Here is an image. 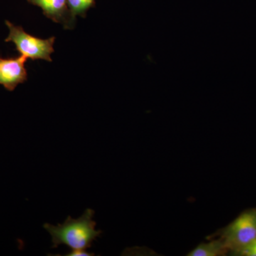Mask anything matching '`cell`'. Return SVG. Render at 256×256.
<instances>
[{
  "label": "cell",
  "instance_id": "cell-1",
  "mask_svg": "<svg viewBox=\"0 0 256 256\" xmlns=\"http://www.w3.org/2000/svg\"><path fill=\"white\" fill-rule=\"evenodd\" d=\"M95 212L87 208L78 218L67 217L64 224L58 226L44 224V228L50 234L55 248L60 245L70 248V250H87L92 246L94 242L100 237L102 232L96 230V223L92 220Z\"/></svg>",
  "mask_w": 256,
  "mask_h": 256
},
{
  "label": "cell",
  "instance_id": "cell-2",
  "mask_svg": "<svg viewBox=\"0 0 256 256\" xmlns=\"http://www.w3.org/2000/svg\"><path fill=\"white\" fill-rule=\"evenodd\" d=\"M5 24L10 31L5 42L14 43L16 50L20 55L32 60H42L52 62L50 56L54 52L55 36L43 40L26 33L21 26L14 25L8 20L5 21Z\"/></svg>",
  "mask_w": 256,
  "mask_h": 256
},
{
  "label": "cell",
  "instance_id": "cell-3",
  "mask_svg": "<svg viewBox=\"0 0 256 256\" xmlns=\"http://www.w3.org/2000/svg\"><path fill=\"white\" fill-rule=\"evenodd\" d=\"M220 239L228 252L236 256L256 240V208L242 212L222 232Z\"/></svg>",
  "mask_w": 256,
  "mask_h": 256
},
{
  "label": "cell",
  "instance_id": "cell-4",
  "mask_svg": "<svg viewBox=\"0 0 256 256\" xmlns=\"http://www.w3.org/2000/svg\"><path fill=\"white\" fill-rule=\"evenodd\" d=\"M28 58L24 56L18 57H0V85L8 92H13L18 84L28 80V74L25 68Z\"/></svg>",
  "mask_w": 256,
  "mask_h": 256
},
{
  "label": "cell",
  "instance_id": "cell-5",
  "mask_svg": "<svg viewBox=\"0 0 256 256\" xmlns=\"http://www.w3.org/2000/svg\"><path fill=\"white\" fill-rule=\"evenodd\" d=\"M30 4L41 8L43 14L54 22L58 23L65 30H73L76 21L72 18L68 0H26Z\"/></svg>",
  "mask_w": 256,
  "mask_h": 256
},
{
  "label": "cell",
  "instance_id": "cell-6",
  "mask_svg": "<svg viewBox=\"0 0 256 256\" xmlns=\"http://www.w3.org/2000/svg\"><path fill=\"white\" fill-rule=\"evenodd\" d=\"M228 248L226 246L223 240H212L208 242H202L198 246L188 252V256H224L228 252Z\"/></svg>",
  "mask_w": 256,
  "mask_h": 256
},
{
  "label": "cell",
  "instance_id": "cell-7",
  "mask_svg": "<svg viewBox=\"0 0 256 256\" xmlns=\"http://www.w3.org/2000/svg\"><path fill=\"white\" fill-rule=\"evenodd\" d=\"M68 4L72 18L76 20L77 16L86 18L88 10L95 8L96 0H68Z\"/></svg>",
  "mask_w": 256,
  "mask_h": 256
},
{
  "label": "cell",
  "instance_id": "cell-8",
  "mask_svg": "<svg viewBox=\"0 0 256 256\" xmlns=\"http://www.w3.org/2000/svg\"><path fill=\"white\" fill-rule=\"evenodd\" d=\"M236 256H256V240L248 246L242 249Z\"/></svg>",
  "mask_w": 256,
  "mask_h": 256
},
{
  "label": "cell",
  "instance_id": "cell-9",
  "mask_svg": "<svg viewBox=\"0 0 256 256\" xmlns=\"http://www.w3.org/2000/svg\"><path fill=\"white\" fill-rule=\"evenodd\" d=\"M95 254L92 252H88L86 250H70L68 254L65 256H94Z\"/></svg>",
  "mask_w": 256,
  "mask_h": 256
}]
</instances>
